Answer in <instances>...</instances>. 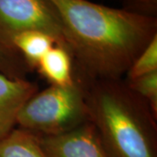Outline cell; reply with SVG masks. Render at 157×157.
Here are the masks:
<instances>
[{"label": "cell", "mask_w": 157, "mask_h": 157, "mask_svg": "<svg viewBox=\"0 0 157 157\" xmlns=\"http://www.w3.org/2000/svg\"><path fill=\"white\" fill-rule=\"evenodd\" d=\"M0 157H48L41 147L39 135L14 128L0 140Z\"/></svg>", "instance_id": "9"}, {"label": "cell", "mask_w": 157, "mask_h": 157, "mask_svg": "<svg viewBox=\"0 0 157 157\" xmlns=\"http://www.w3.org/2000/svg\"><path fill=\"white\" fill-rule=\"evenodd\" d=\"M155 71H157V35L133 62L126 73V80H131Z\"/></svg>", "instance_id": "12"}, {"label": "cell", "mask_w": 157, "mask_h": 157, "mask_svg": "<svg viewBox=\"0 0 157 157\" xmlns=\"http://www.w3.org/2000/svg\"><path fill=\"white\" fill-rule=\"evenodd\" d=\"M0 24L11 35L25 31L48 34L68 50L61 21L48 0H0Z\"/></svg>", "instance_id": "4"}, {"label": "cell", "mask_w": 157, "mask_h": 157, "mask_svg": "<svg viewBox=\"0 0 157 157\" xmlns=\"http://www.w3.org/2000/svg\"><path fill=\"white\" fill-rule=\"evenodd\" d=\"M81 84L89 121L107 157H157V119L125 80L98 79Z\"/></svg>", "instance_id": "2"}, {"label": "cell", "mask_w": 157, "mask_h": 157, "mask_svg": "<svg viewBox=\"0 0 157 157\" xmlns=\"http://www.w3.org/2000/svg\"><path fill=\"white\" fill-rule=\"evenodd\" d=\"M126 10L140 15L154 17L156 12L157 0H127Z\"/></svg>", "instance_id": "13"}, {"label": "cell", "mask_w": 157, "mask_h": 157, "mask_svg": "<svg viewBox=\"0 0 157 157\" xmlns=\"http://www.w3.org/2000/svg\"><path fill=\"white\" fill-rule=\"evenodd\" d=\"M89 121L85 87L78 80L68 86H50L26 101L17 117V125L39 136L68 132Z\"/></svg>", "instance_id": "3"}, {"label": "cell", "mask_w": 157, "mask_h": 157, "mask_svg": "<svg viewBox=\"0 0 157 157\" xmlns=\"http://www.w3.org/2000/svg\"><path fill=\"white\" fill-rule=\"evenodd\" d=\"M27 64L11 41V35L0 24V73L15 79H25Z\"/></svg>", "instance_id": "10"}, {"label": "cell", "mask_w": 157, "mask_h": 157, "mask_svg": "<svg viewBox=\"0 0 157 157\" xmlns=\"http://www.w3.org/2000/svg\"><path fill=\"white\" fill-rule=\"evenodd\" d=\"M37 92V85L27 78L15 79L0 73V140L14 129L18 112Z\"/></svg>", "instance_id": "6"}, {"label": "cell", "mask_w": 157, "mask_h": 157, "mask_svg": "<svg viewBox=\"0 0 157 157\" xmlns=\"http://www.w3.org/2000/svg\"><path fill=\"white\" fill-rule=\"evenodd\" d=\"M61 21L80 82L121 79L157 35L155 17L87 0H48Z\"/></svg>", "instance_id": "1"}, {"label": "cell", "mask_w": 157, "mask_h": 157, "mask_svg": "<svg viewBox=\"0 0 157 157\" xmlns=\"http://www.w3.org/2000/svg\"><path fill=\"white\" fill-rule=\"evenodd\" d=\"M39 140L48 157H107L91 121L60 135L39 136Z\"/></svg>", "instance_id": "5"}, {"label": "cell", "mask_w": 157, "mask_h": 157, "mask_svg": "<svg viewBox=\"0 0 157 157\" xmlns=\"http://www.w3.org/2000/svg\"><path fill=\"white\" fill-rule=\"evenodd\" d=\"M11 41L30 70L37 68L45 53L56 45V41L50 35L37 31L11 34Z\"/></svg>", "instance_id": "8"}, {"label": "cell", "mask_w": 157, "mask_h": 157, "mask_svg": "<svg viewBox=\"0 0 157 157\" xmlns=\"http://www.w3.org/2000/svg\"><path fill=\"white\" fill-rule=\"evenodd\" d=\"M125 82L135 94L146 101L152 114L157 119V71Z\"/></svg>", "instance_id": "11"}, {"label": "cell", "mask_w": 157, "mask_h": 157, "mask_svg": "<svg viewBox=\"0 0 157 157\" xmlns=\"http://www.w3.org/2000/svg\"><path fill=\"white\" fill-rule=\"evenodd\" d=\"M36 69L51 86H68L75 82L73 57L67 49L60 45L52 46Z\"/></svg>", "instance_id": "7"}]
</instances>
